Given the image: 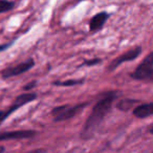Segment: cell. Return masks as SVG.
I'll return each instance as SVG.
<instances>
[{
	"label": "cell",
	"mask_w": 153,
	"mask_h": 153,
	"mask_svg": "<svg viewBox=\"0 0 153 153\" xmlns=\"http://www.w3.org/2000/svg\"><path fill=\"white\" fill-rule=\"evenodd\" d=\"M117 97V94L115 91L108 92L94 104L91 112L82 127L81 133H80L82 140H90L94 137L97 131L100 129L105 117L110 112Z\"/></svg>",
	"instance_id": "6da1fadb"
},
{
	"label": "cell",
	"mask_w": 153,
	"mask_h": 153,
	"mask_svg": "<svg viewBox=\"0 0 153 153\" xmlns=\"http://www.w3.org/2000/svg\"><path fill=\"white\" fill-rule=\"evenodd\" d=\"M132 79L137 81L151 82L153 81V53L150 51L145 57V59L138 64L133 72L130 74Z\"/></svg>",
	"instance_id": "7a4b0ae2"
},
{
	"label": "cell",
	"mask_w": 153,
	"mask_h": 153,
	"mask_svg": "<svg viewBox=\"0 0 153 153\" xmlns=\"http://www.w3.org/2000/svg\"><path fill=\"white\" fill-rule=\"evenodd\" d=\"M88 103H80L78 105H62V106L56 107L51 111V114L53 115V121L55 122H62L69 120L71 117H76L79 112H81L83 110V108L85 106H87Z\"/></svg>",
	"instance_id": "3957f363"
},
{
	"label": "cell",
	"mask_w": 153,
	"mask_h": 153,
	"mask_svg": "<svg viewBox=\"0 0 153 153\" xmlns=\"http://www.w3.org/2000/svg\"><path fill=\"white\" fill-rule=\"evenodd\" d=\"M37 99V94L34 92H25V94H22L20 96H18L17 98L14 100L13 104L5 110L0 111V124L4 122L5 120L9 117V115H11L12 113H14L16 110H18L19 108H21L22 106L28 104V103L33 102V101Z\"/></svg>",
	"instance_id": "277c9868"
},
{
	"label": "cell",
	"mask_w": 153,
	"mask_h": 153,
	"mask_svg": "<svg viewBox=\"0 0 153 153\" xmlns=\"http://www.w3.org/2000/svg\"><path fill=\"white\" fill-rule=\"evenodd\" d=\"M140 53H142V47L140 46L133 47V48L125 51V53H122L121 56H119V57H117L114 60H112V62L108 65V70L109 71H113V70H115L120 65H122V64L135 60L136 58L140 57Z\"/></svg>",
	"instance_id": "5b68a950"
},
{
	"label": "cell",
	"mask_w": 153,
	"mask_h": 153,
	"mask_svg": "<svg viewBox=\"0 0 153 153\" xmlns=\"http://www.w3.org/2000/svg\"><path fill=\"white\" fill-rule=\"evenodd\" d=\"M35 65V61L33 59H27L25 60L22 63H19L15 66H12V67H7L4 70L1 71V76L2 79H10V78H13V76H19L24 72L28 71L30 68H33V66Z\"/></svg>",
	"instance_id": "8992f818"
},
{
	"label": "cell",
	"mask_w": 153,
	"mask_h": 153,
	"mask_svg": "<svg viewBox=\"0 0 153 153\" xmlns=\"http://www.w3.org/2000/svg\"><path fill=\"white\" fill-rule=\"evenodd\" d=\"M37 134L34 130H12V131L0 132V142L5 140H17L32 138Z\"/></svg>",
	"instance_id": "52a82bcc"
},
{
	"label": "cell",
	"mask_w": 153,
	"mask_h": 153,
	"mask_svg": "<svg viewBox=\"0 0 153 153\" xmlns=\"http://www.w3.org/2000/svg\"><path fill=\"white\" fill-rule=\"evenodd\" d=\"M108 18L109 14L106 12H101V13L94 15L89 21V30L91 32H98V30H102Z\"/></svg>",
	"instance_id": "ba28073f"
},
{
	"label": "cell",
	"mask_w": 153,
	"mask_h": 153,
	"mask_svg": "<svg viewBox=\"0 0 153 153\" xmlns=\"http://www.w3.org/2000/svg\"><path fill=\"white\" fill-rule=\"evenodd\" d=\"M153 114V103H144L133 108V115L138 119H146Z\"/></svg>",
	"instance_id": "9c48e42d"
},
{
	"label": "cell",
	"mask_w": 153,
	"mask_h": 153,
	"mask_svg": "<svg viewBox=\"0 0 153 153\" xmlns=\"http://www.w3.org/2000/svg\"><path fill=\"white\" fill-rule=\"evenodd\" d=\"M138 103H140V101L135 100V99H122L117 103L115 107L123 112H127V111L133 109Z\"/></svg>",
	"instance_id": "30bf717a"
},
{
	"label": "cell",
	"mask_w": 153,
	"mask_h": 153,
	"mask_svg": "<svg viewBox=\"0 0 153 153\" xmlns=\"http://www.w3.org/2000/svg\"><path fill=\"white\" fill-rule=\"evenodd\" d=\"M15 7V3L10 0H0V14L1 13H7V12L11 11Z\"/></svg>",
	"instance_id": "8fae6325"
},
{
	"label": "cell",
	"mask_w": 153,
	"mask_h": 153,
	"mask_svg": "<svg viewBox=\"0 0 153 153\" xmlns=\"http://www.w3.org/2000/svg\"><path fill=\"white\" fill-rule=\"evenodd\" d=\"M84 82V80H67V81H55L53 83V85L56 86H76L82 84Z\"/></svg>",
	"instance_id": "7c38bea8"
},
{
	"label": "cell",
	"mask_w": 153,
	"mask_h": 153,
	"mask_svg": "<svg viewBox=\"0 0 153 153\" xmlns=\"http://www.w3.org/2000/svg\"><path fill=\"white\" fill-rule=\"evenodd\" d=\"M101 63V59L97 58V59H91V60H85L83 62L82 65H86V66H94V65H97V64Z\"/></svg>",
	"instance_id": "4fadbf2b"
},
{
	"label": "cell",
	"mask_w": 153,
	"mask_h": 153,
	"mask_svg": "<svg viewBox=\"0 0 153 153\" xmlns=\"http://www.w3.org/2000/svg\"><path fill=\"white\" fill-rule=\"evenodd\" d=\"M35 85H36V81H32V82H30V83L26 84V85L23 87V89L25 90V91H28V90H30L32 88H34Z\"/></svg>",
	"instance_id": "5bb4252c"
},
{
	"label": "cell",
	"mask_w": 153,
	"mask_h": 153,
	"mask_svg": "<svg viewBox=\"0 0 153 153\" xmlns=\"http://www.w3.org/2000/svg\"><path fill=\"white\" fill-rule=\"evenodd\" d=\"M25 153H46V150L44 148H39V149H35V150L27 151Z\"/></svg>",
	"instance_id": "9a60e30c"
},
{
	"label": "cell",
	"mask_w": 153,
	"mask_h": 153,
	"mask_svg": "<svg viewBox=\"0 0 153 153\" xmlns=\"http://www.w3.org/2000/svg\"><path fill=\"white\" fill-rule=\"evenodd\" d=\"M11 45H12V42L5 43V44H0V53H1V51H5L7 48H9Z\"/></svg>",
	"instance_id": "2e32d148"
},
{
	"label": "cell",
	"mask_w": 153,
	"mask_h": 153,
	"mask_svg": "<svg viewBox=\"0 0 153 153\" xmlns=\"http://www.w3.org/2000/svg\"><path fill=\"white\" fill-rule=\"evenodd\" d=\"M5 151V148L3 146H0V153H4Z\"/></svg>",
	"instance_id": "e0dca14e"
}]
</instances>
